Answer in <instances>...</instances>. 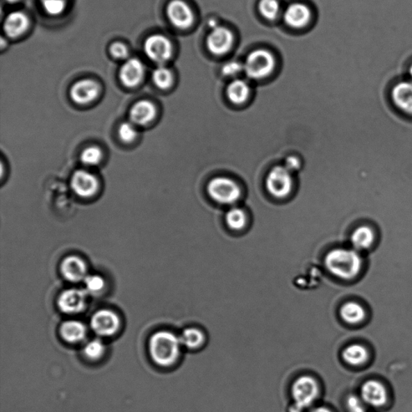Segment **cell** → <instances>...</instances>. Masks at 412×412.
Segmentation results:
<instances>
[{
    "label": "cell",
    "mask_w": 412,
    "mask_h": 412,
    "mask_svg": "<svg viewBox=\"0 0 412 412\" xmlns=\"http://www.w3.org/2000/svg\"><path fill=\"white\" fill-rule=\"evenodd\" d=\"M362 398L355 395L349 396L347 402L349 412H368Z\"/></svg>",
    "instance_id": "36"
},
{
    "label": "cell",
    "mask_w": 412,
    "mask_h": 412,
    "mask_svg": "<svg viewBox=\"0 0 412 412\" xmlns=\"http://www.w3.org/2000/svg\"><path fill=\"white\" fill-rule=\"evenodd\" d=\"M152 80L157 88L167 90L171 88L174 83V73L165 65H160L152 73Z\"/></svg>",
    "instance_id": "26"
},
{
    "label": "cell",
    "mask_w": 412,
    "mask_h": 412,
    "mask_svg": "<svg viewBox=\"0 0 412 412\" xmlns=\"http://www.w3.org/2000/svg\"><path fill=\"white\" fill-rule=\"evenodd\" d=\"M156 115L155 105L147 100L137 101L130 110L131 123L139 126L150 124L155 119Z\"/></svg>",
    "instance_id": "19"
},
{
    "label": "cell",
    "mask_w": 412,
    "mask_h": 412,
    "mask_svg": "<svg viewBox=\"0 0 412 412\" xmlns=\"http://www.w3.org/2000/svg\"><path fill=\"white\" fill-rule=\"evenodd\" d=\"M208 195L213 201L224 205H232L241 197L237 182L226 176L213 178L207 186Z\"/></svg>",
    "instance_id": "5"
},
{
    "label": "cell",
    "mask_w": 412,
    "mask_h": 412,
    "mask_svg": "<svg viewBox=\"0 0 412 412\" xmlns=\"http://www.w3.org/2000/svg\"><path fill=\"white\" fill-rule=\"evenodd\" d=\"M60 333L66 342L77 343L85 338L86 328L83 323L77 320H68L60 327Z\"/></svg>",
    "instance_id": "23"
},
{
    "label": "cell",
    "mask_w": 412,
    "mask_h": 412,
    "mask_svg": "<svg viewBox=\"0 0 412 412\" xmlns=\"http://www.w3.org/2000/svg\"><path fill=\"white\" fill-rule=\"evenodd\" d=\"M222 74L229 78H236L244 72V65L236 60H231L222 66Z\"/></svg>",
    "instance_id": "35"
},
{
    "label": "cell",
    "mask_w": 412,
    "mask_h": 412,
    "mask_svg": "<svg viewBox=\"0 0 412 412\" xmlns=\"http://www.w3.org/2000/svg\"><path fill=\"white\" fill-rule=\"evenodd\" d=\"M60 272L63 277L70 282L84 281L88 273V267L83 258L70 256L64 258L60 264Z\"/></svg>",
    "instance_id": "18"
},
{
    "label": "cell",
    "mask_w": 412,
    "mask_h": 412,
    "mask_svg": "<svg viewBox=\"0 0 412 412\" xmlns=\"http://www.w3.org/2000/svg\"><path fill=\"white\" fill-rule=\"evenodd\" d=\"M119 136L122 141L124 143H131L138 135V131H137L135 125L129 122L121 124L119 127Z\"/></svg>",
    "instance_id": "33"
},
{
    "label": "cell",
    "mask_w": 412,
    "mask_h": 412,
    "mask_svg": "<svg viewBox=\"0 0 412 412\" xmlns=\"http://www.w3.org/2000/svg\"><path fill=\"white\" fill-rule=\"evenodd\" d=\"M343 357L347 363L359 365L364 363L368 360V353L363 345L354 344L344 349Z\"/></svg>",
    "instance_id": "24"
},
{
    "label": "cell",
    "mask_w": 412,
    "mask_h": 412,
    "mask_svg": "<svg viewBox=\"0 0 412 412\" xmlns=\"http://www.w3.org/2000/svg\"><path fill=\"white\" fill-rule=\"evenodd\" d=\"M29 19L26 15L22 12L10 13L5 19L3 30L10 38H17L27 31Z\"/></svg>",
    "instance_id": "20"
},
{
    "label": "cell",
    "mask_w": 412,
    "mask_h": 412,
    "mask_svg": "<svg viewBox=\"0 0 412 412\" xmlns=\"http://www.w3.org/2000/svg\"><path fill=\"white\" fill-rule=\"evenodd\" d=\"M8 3H15L19 1V0H6Z\"/></svg>",
    "instance_id": "42"
},
{
    "label": "cell",
    "mask_w": 412,
    "mask_h": 412,
    "mask_svg": "<svg viewBox=\"0 0 412 412\" xmlns=\"http://www.w3.org/2000/svg\"><path fill=\"white\" fill-rule=\"evenodd\" d=\"M88 294L83 290L70 288L60 295L58 304L60 311L75 314L83 311L85 307Z\"/></svg>",
    "instance_id": "11"
},
{
    "label": "cell",
    "mask_w": 412,
    "mask_h": 412,
    "mask_svg": "<svg viewBox=\"0 0 412 412\" xmlns=\"http://www.w3.org/2000/svg\"><path fill=\"white\" fill-rule=\"evenodd\" d=\"M310 412H332L327 408H324V406H319V408L314 409Z\"/></svg>",
    "instance_id": "40"
},
{
    "label": "cell",
    "mask_w": 412,
    "mask_h": 412,
    "mask_svg": "<svg viewBox=\"0 0 412 412\" xmlns=\"http://www.w3.org/2000/svg\"><path fill=\"white\" fill-rule=\"evenodd\" d=\"M233 35L230 29L217 26L212 29L206 38V47L210 52L215 56H223L232 49Z\"/></svg>",
    "instance_id": "9"
},
{
    "label": "cell",
    "mask_w": 412,
    "mask_h": 412,
    "mask_svg": "<svg viewBox=\"0 0 412 412\" xmlns=\"http://www.w3.org/2000/svg\"><path fill=\"white\" fill-rule=\"evenodd\" d=\"M276 58L268 50L258 49L249 53L244 63V73L249 79L261 80L268 77L276 68Z\"/></svg>",
    "instance_id": "3"
},
{
    "label": "cell",
    "mask_w": 412,
    "mask_h": 412,
    "mask_svg": "<svg viewBox=\"0 0 412 412\" xmlns=\"http://www.w3.org/2000/svg\"><path fill=\"white\" fill-rule=\"evenodd\" d=\"M147 57L160 65L170 60L174 55V45L171 40L161 34L151 35L144 44Z\"/></svg>",
    "instance_id": "7"
},
{
    "label": "cell",
    "mask_w": 412,
    "mask_h": 412,
    "mask_svg": "<svg viewBox=\"0 0 412 412\" xmlns=\"http://www.w3.org/2000/svg\"><path fill=\"white\" fill-rule=\"evenodd\" d=\"M290 172H296L301 167V161H299L298 157L295 156H288L286 160V164L283 165Z\"/></svg>",
    "instance_id": "38"
},
{
    "label": "cell",
    "mask_w": 412,
    "mask_h": 412,
    "mask_svg": "<svg viewBox=\"0 0 412 412\" xmlns=\"http://www.w3.org/2000/svg\"><path fill=\"white\" fill-rule=\"evenodd\" d=\"M71 187L78 196L88 198L95 195L99 189L96 176L86 170H78L71 178Z\"/></svg>",
    "instance_id": "13"
},
{
    "label": "cell",
    "mask_w": 412,
    "mask_h": 412,
    "mask_svg": "<svg viewBox=\"0 0 412 412\" xmlns=\"http://www.w3.org/2000/svg\"><path fill=\"white\" fill-rule=\"evenodd\" d=\"M208 26H210L212 29L215 28L217 26H220V25L217 24V22L215 19H211L210 20H208Z\"/></svg>",
    "instance_id": "39"
},
{
    "label": "cell",
    "mask_w": 412,
    "mask_h": 412,
    "mask_svg": "<svg viewBox=\"0 0 412 412\" xmlns=\"http://www.w3.org/2000/svg\"><path fill=\"white\" fill-rule=\"evenodd\" d=\"M103 151L99 147L90 146L86 147L81 154V161L86 166H96L103 160Z\"/></svg>",
    "instance_id": "30"
},
{
    "label": "cell",
    "mask_w": 412,
    "mask_h": 412,
    "mask_svg": "<svg viewBox=\"0 0 412 412\" xmlns=\"http://www.w3.org/2000/svg\"><path fill=\"white\" fill-rule=\"evenodd\" d=\"M99 94V85L95 81L81 79L75 83L70 90L71 99L75 104L86 105L92 103Z\"/></svg>",
    "instance_id": "14"
},
{
    "label": "cell",
    "mask_w": 412,
    "mask_h": 412,
    "mask_svg": "<svg viewBox=\"0 0 412 412\" xmlns=\"http://www.w3.org/2000/svg\"><path fill=\"white\" fill-rule=\"evenodd\" d=\"M167 17L174 26L180 29L190 28L195 20V13L184 0H172L167 4Z\"/></svg>",
    "instance_id": "8"
},
{
    "label": "cell",
    "mask_w": 412,
    "mask_h": 412,
    "mask_svg": "<svg viewBox=\"0 0 412 412\" xmlns=\"http://www.w3.org/2000/svg\"><path fill=\"white\" fill-rule=\"evenodd\" d=\"M44 12L50 16H59L64 13L68 0H40Z\"/></svg>",
    "instance_id": "31"
},
{
    "label": "cell",
    "mask_w": 412,
    "mask_h": 412,
    "mask_svg": "<svg viewBox=\"0 0 412 412\" xmlns=\"http://www.w3.org/2000/svg\"><path fill=\"white\" fill-rule=\"evenodd\" d=\"M145 65L138 58L126 60L120 71V78L127 88H135L144 79Z\"/></svg>",
    "instance_id": "16"
},
{
    "label": "cell",
    "mask_w": 412,
    "mask_h": 412,
    "mask_svg": "<svg viewBox=\"0 0 412 412\" xmlns=\"http://www.w3.org/2000/svg\"><path fill=\"white\" fill-rule=\"evenodd\" d=\"M86 288L90 292H101L105 287V281L99 276H88L84 279Z\"/></svg>",
    "instance_id": "34"
},
{
    "label": "cell",
    "mask_w": 412,
    "mask_h": 412,
    "mask_svg": "<svg viewBox=\"0 0 412 412\" xmlns=\"http://www.w3.org/2000/svg\"><path fill=\"white\" fill-rule=\"evenodd\" d=\"M292 172L284 166L272 167L266 177L265 186L270 195L274 197H288L292 189Z\"/></svg>",
    "instance_id": "6"
},
{
    "label": "cell",
    "mask_w": 412,
    "mask_h": 412,
    "mask_svg": "<svg viewBox=\"0 0 412 412\" xmlns=\"http://www.w3.org/2000/svg\"><path fill=\"white\" fill-rule=\"evenodd\" d=\"M340 313L345 322L353 324L362 322L365 316L363 308L354 302L344 304Z\"/></svg>",
    "instance_id": "25"
},
{
    "label": "cell",
    "mask_w": 412,
    "mask_h": 412,
    "mask_svg": "<svg viewBox=\"0 0 412 412\" xmlns=\"http://www.w3.org/2000/svg\"><path fill=\"white\" fill-rule=\"evenodd\" d=\"M91 327L94 331L103 337H110L118 331L120 320L117 314L108 309L100 310L91 319Z\"/></svg>",
    "instance_id": "10"
},
{
    "label": "cell",
    "mask_w": 412,
    "mask_h": 412,
    "mask_svg": "<svg viewBox=\"0 0 412 412\" xmlns=\"http://www.w3.org/2000/svg\"><path fill=\"white\" fill-rule=\"evenodd\" d=\"M258 8L262 17L267 20L277 19L281 13V5L277 0H261Z\"/></svg>",
    "instance_id": "29"
},
{
    "label": "cell",
    "mask_w": 412,
    "mask_h": 412,
    "mask_svg": "<svg viewBox=\"0 0 412 412\" xmlns=\"http://www.w3.org/2000/svg\"><path fill=\"white\" fill-rule=\"evenodd\" d=\"M251 94L250 85L246 81L235 79L228 85L226 95L229 100L236 105H241L245 103Z\"/></svg>",
    "instance_id": "22"
},
{
    "label": "cell",
    "mask_w": 412,
    "mask_h": 412,
    "mask_svg": "<svg viewBox=\"0 0 412 412\" xmlns=\"http://www.w3.org/2000/svg\"><path fill=\"white\" fill-rule=\"evenodd\" d=\"M226 222L233 231L242 230L247 224L246 213L241 208L233 207L226 213Z\"/></svg>",
    "instance_id": "28"
},
{
    "label": "cell",
    "mask_w": 412,
    "mask_h": 412,
    "mask_svg": "<svg viewBox=\"0 0 412 412\" xmlns=\"http://www.w3.org/2000/svg\"><path fill=\"white\" fill-rule=\"evenodd\" d=\"M292 394L295 404L290 412H303L318 398L319 386L317 381L307 375L298 378L292 385Z\"/></svg>",
    "instance_id": "4"
},
{
    "label": "cell",
    "mask_w": 412,
    "mask_h": 412,
    "mask_svg": "<svg viewBox=\"0 0 412 412\" xmlns=\"http://www.w3.org/2000/svg\"><path fill=\"white\" fill-rule=\"evenodd\" d=\"M284 22L292 28H303L311 19V11L302 3L290 4L283 13Z\"/></svg>",
    "instance_id": "17"
},
{
    "label": "cell",
    "mask_w": 412,
    "mask_h": 412,
    "mask_svg": "<svg viewBox=\"0 0 412 412\" xmlns=\"http://www.w3.org/2000/svg\"><path fill=\"white\" fill-rule=\"evenodd\" d=\"M361 398L366 405L379 409L388 401V393L383 384L377 381H366L361 389Z\"/></svg>",
    "instance_id": "15"
},
{
    "label": "cell",
    "mask_w": 412,
    "mask_h": 412,
    "mask_svg": "<svg viewBox=\"0 0 412 412\" xmlns=\"http://www.w3.org/2000/svg\"><path fill=\"white\" fill-rule=\"evenodd\" d=\"M105 353V345L100 340H91L84 348V354L91 360H97L101 358Z\"/></svg>",
    "instance_id": "32"
},
{
    "label": "cell",
    "mask_w": 412,
    "mask_h": 412,
    "mask_svg": "<svg viewBox=\"0 0 412 412\" xmlns=\"http://www.w3.org/2000/svg\"><path fill=\"white\" fill-rule=\"evenodd\" d=\"M181 340L174 333L160 331L152 335L149 342V353L157 365H174L181 353Z\"/></svg>",
    "instance_id": "2"
},
{
    "label": "cell",
    "mask_w": 412,
    "mask_h": 412,
    "mask_svg": "<svg viewBox=\"0 0 412 412\" xmlns=\"http://www.w3.org/2000/svg\"><path fill=\"white\" fill-rule=\"evenodd\" d=\"M409 75L410 80L412 81V64L410 65V67L409 68Z\"/></svg>",
    "instance_id": "41"
},
{
    "label": "cell",
    "mask_w": 412,
    "mask_h": 412,
    "mask_svg": "<svg viewBox=\"0 0 412 412\" xmlns=\"http://www.w3.org/2000/svg\"><path fill=\"white\" fill-rule=\"evenodd\" d=\"M181 343L189 349H197L200 347L204 343L205 336L201 330L195 328H190L185 330L180 338Z\"/></svg>",
    "instance_id": "27"
},
{
    "label": "cell",
    "mask_w": 412,
    "mask_h": 412,
    "mask_svg": "<svg viewBox=\"0 0 412 412\" xmlns=\"http://www.w3.org/2000/svg\"><path fill=\"white\" fill-rule=\"evenodd\" d=\"M376 233L372 226L368 225L359 226L355 229L350 236V242L354 250L361 252L368 250L374 245Z\"/></svg>",
    "instance_id": "21"
},
{
    "label": "cell",
    "mask_w": 412,
    "mask_h": 412,
    "mask_svg": "<svg viewBox=\"0 0 412 412\" xmlns=\"http://www.w3.org/2000/svg\"><path fill=\"white\" fill-rule=\"evenodd\" d=\"M324 264L334 276L349 279L357 276L362 269L363 258L354 248H336L327 254Z\"/></svg>",
    "instance_id": "1"
},
{
    "label": "cell",
    "mask_w": 412,
    "mask_h": 412,
    "mask_svg": "<svg viewBox=\"0 0 412 412\" xmlns=\"http://www.w3.org/2000/svg\"><path fill=\"white\" fill-rule=\"evenodd\" d=\"M390 98L397 110L412 117V81H401L396 83L391 90Z\"/></svg>",
    "instance_id": "12"
},
{
    "label": "cell",
    "mask_w": 412,
    "mask_h": 412,
    "mask_svg": "<svg viewBox=\"0 0 412 412\" xmlns=\"http://www.w3.org/2000/svg\"><path fill=\"white\" fill-rule=\"evenodd\" d=\"M110 53L117 59H125L129 56V49L121 42H115L111 44L110 48Z\"/></svg>",
    "instance_id": "37"
}]
</instances>
